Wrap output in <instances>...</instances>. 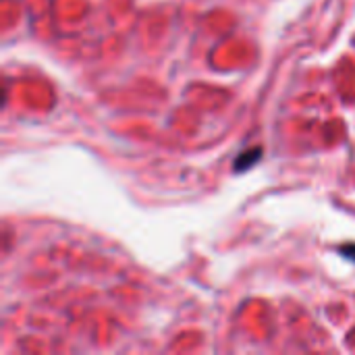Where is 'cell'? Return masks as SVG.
<instances>
[{"label": "cell", "instance_id": "obj_1", "mask_svg": "<svg viewBox=\"0 0 355 355\" xmlns=\"http://www.w3.org/2000/svg\"><path fill=\"white\" fill-rule=\"evenodd\" d=\"M260 158H262V148H260V146H258V148H252V150H248V152H241V154L237 156V160H235V171L241 173V171L254 166L256 162H260Z\"/></svg>", "mask_w": 355, "mask_h": 355}]
</instances>
